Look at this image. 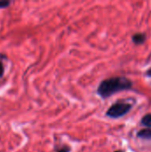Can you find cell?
<instances>
[{
  "instance_id": "6da1fadb",
  "label": "cell",
  "mask_w": 151,
  "mask_h": 152,
  "mask_svg": "<svg viewBox=\"0 0 151 152\" xmlns=\"http://www.w3.org/2000/svg\"><path fill=\"white\" fill-rule=\"evenodd\" d=\"M133 86V82L125 77H116L107 78L101 82L98 86L97 93L98 94L106 99L111 95L125 90H129Z\"/></svg>"
},
{
  "instance_id": "7a4b0ae2",
  "label": "cell",
  "mask_w": 151,
  "mask_h": 152,
  "mask_svg": "<svg viewBox=\"0 0 151 152\" xmlns=\"http://www.w3.org/2000/svg\"><path fill=\"white\" fill-rule=\"evenodd\" d=\"M132 109V104L125 102H117L111 105L107 110L106 115L110 118H119L125 116Z\"/></svg>"
},
{
  "instance_id": "3957f363",
  "label": "cell",
  "mask_w": 151,
  "mask_h": 152,
  "mask_svg": "<svg viewBox=\"0 0 151 152\" xmlns=\"http://www.w3.org/2000/svg\"><path fill=\"white\" fill-rule=\"evenodd\" d=\"M132 39L135 45H142L146 41V35L143 33H136L133 36Z\"/></svg>"
},
{
  "instance_id": "277c9868",
  "label": "cell",
  "mask_w": 151,
  "mask_h": 152,
  "mask_svg": "<svg viewBox=\"0 0 151 152\" xmlns=\"http://www.w3.org/2000/svg\"><path fill=\"white\" fill-rule=\"evenodd\" d=\"M137 136L139 138H142L145 140H151V128H145L142 129L138 132Z\"/></svg>"
},
{
  "instance_id": "5b68a950",
  "label": "cell",
  "mask_w": 151,
  "mask_h": 152,
  "mask_svg": "<svg viewBox=\"0 0 151 152\" xmlns=\"http://www.w3.org/2000/svg\"><path fill=\"white\" fill-rule=\"evenodd\" d=\"M142 124L148 127V128H151V114L149 113L147 115H145L142 118Z\"/></svg>"
},
{
  "instance_id": "8992f818",
  "label": "cell",
  "mask_w": 151,
  "mask_h": 152,
  "mask_svg": "<svg viewBox=\"0 0 151 152\" xmlns=\"http://www.w3.org/2000/svg\"><path fill=\"white\" fill-rule=\"evenodd\" d=\"M4 57L5 58V56L4 54H0V78L3 77L4 74V64L3 62V59Z\"/></svg>"
},
{
  "instance_id": "52a82bcc",
  "label": "cell",
  "mask_w": 151,
  "mask_h": 152,
  "mask_svg": "<svg viewBox=\"0 0 151 152\" xmlns=\"http://www.w3.org/2000/svg\"><path fill=\"white\" fill-rule=\"evenodd\" d=\"M12 2L9 0H0V9H5L11 5Z\"/></svg>"
},
{
  "instance_id": "ba28073f",
  "label": "cell",
  "mask_w": 151,
  "mask_h": 152,
  "mask_svg": "<svg viewBox=\"0 0 151 152\" xmlns=\"http://www.w3.org/2000/svg\"><path fill=\"white\" fill-rule=\"evenodd\" d=\"M57 152H70V148L66 146V147H63V148L60 149Z\"/></svg>"
},
{
  "instance_id": "9c48e42d",
  "label": "cell",
  "mask_w": 151,
  "mask_h": 152,
  "mask_svg": "<svg viewBox=\"0 0 151 152\" xmlns=\"http://www.w3.org/2000/svg\"><path fill=\"white\" fill-rule=\"evenodd\" d=\"M147 75H148V76H150L151 77V69H149V70L147 71Z\"/></svg>"
},
{
  "instance_id": "30bf717a",
  "label": "cell",
  "mask_w": 151,
  "mask_h": 152,
  "mask_svg": "<svg viewBox=\"0 0 151 152\" xmlns=\"http://www.w3.org/2000/svg\"><path fill=\"white\" fill-rule=\"evenodd\" d=\"M115 152H123L122 151H115Z\"/></svg>"
}]
</instances>
